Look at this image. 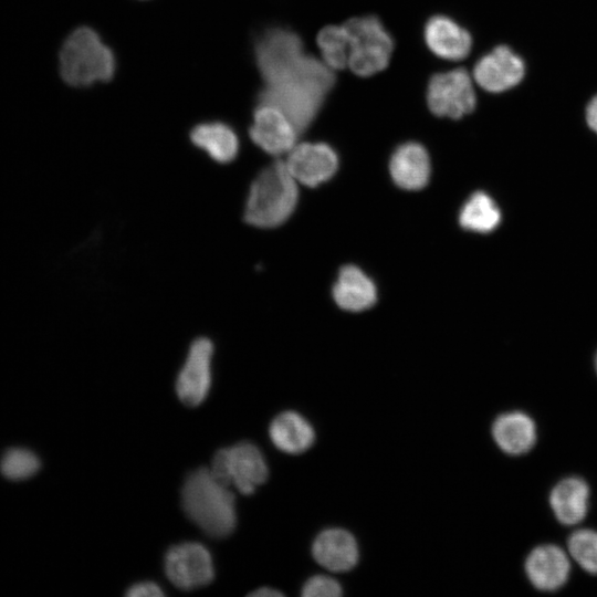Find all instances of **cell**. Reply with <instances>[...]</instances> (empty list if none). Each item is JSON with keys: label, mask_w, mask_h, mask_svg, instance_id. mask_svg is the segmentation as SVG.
Instances as JSON below:
<instances>
[{"label": "cell", "mask_w": 597, "mask_h": 597, "mask_svg": "<svg viewBox=\"0 0 597 597\" xmlns=\"http://www.w3.org/2000/svg\"><path fill=\"white\" fill-rule=\"evenodd\" d=\"M254 57L263 82L258 102L281 109L303 133L335 83L333 70L307 54L295 32L280 27L260 35Z\"/></svg>", "instance_id": "cell-1"}, {"label": "cell", "mask_w": 597, "mask_h": 597, "mask_svg": "<svg viewBox=\"0 0 597 597\" xmlns=\"http://www.w3.org/2000/svg\"><path fill=\"white\" fill-rule=\"evenodd\" d=\"M298 182L283 159L265 166L252 180L244 202V221L258 229H274L285 223L296 209Z\"/></svg>", "instance_id": "cell-2"}, {"label": "cell", "mask_w": 597, "mask_h": 597, "mask_svg": "<svg viewBox=\"0 0 597 597\" xmlns=\"http://www.w3.org/2000/svg\"><path fill=\"white\" fill-rule=\"evenodd\" d=\"M181 504L187 516L209 536L227 537L235 528L234 495L209 468L197 469L187 476Z\"/></svg>", "instance_id": "cell-3"}, {"label": "cell", "mask_w": 597, "mask_h": 597, "mask_svg": "<svg viewBox=\"0 0 597 597\" xmlns=\"http://www.w3.org/2000/svg\"><path fill=\"white\" fill-rule=\"evenodd\" d=\"M116 70L112 49L88 27L75 29L60 51V73L64 82L84 87L109 81Z\"/></svg>", "instance_id": "cell-4"}, {"label": "cell", "mask_w": 597, "mask_h": 597, "mask_svg": "<svg viewBox=\"0 0 597 597\" xmlns=\"http://www.w3.org/2000/svg\"><path fill=\"white\" fill-rule=\"evenodd\" d=\"M349 36L348 67L358 76H371L389 63L394 41L374 15L349 19L344 23Z\"/></svg>", "instance_id": "cell-5"}, {"label": "cell", "mask_w": 597, "mask_h": 597, "mask_svg": "<svg viewBox=\"0 0 597 597\" xmlns=\"http://www.w3.org/2000/svg\"><path fill=\"white\" fill-rule=\"evenodd\" d=\"M221 483L234 485L242 494H251L269 475L266 461L256 446L239 442L216 452L209 468Z\"/></svg>", "instance_id": "cell-6"}, {"label": "cell", "mask_w": 597, "mask_h": 597, "mask_svg": "<svg viewBox=\"0 0 597 597\" xmlns=\"http://www.w3.org/2000/svg\"><path fill=\"white\" fill-rule=\"evenodd\" d=\"M427 104L439 117L459 119L473 112L476 104L473 82L464 69L433 74L427 87Z\"/></svg>", "instance_id": "cell-7"}, {"label": "cell", "mask_w": 597, "mask_h": 597, "mask_svg": "<svg viewBox=\"0 0 597 597\" xmlns=\"http://www.w3.org/2000/svg\"><path fill=\"white\" fill-rule=\"evenodd\" d=\"M165 572L168 579L184 590L206 586L214 577L210 552L196 542L170 547L165 556Z\"/></svg>", "instance_id": "cell-8"}, {"label": "cell", "mask_w": 597, "mask_h": 597, "mask_svg": "<svg viewBox=\"0 0 597 597\" xmlns=\"http://www.w3.org/2000/svg\"><path fill=\"white\" fill-rule=\"evenodd\" d=\"M298 134L293 122L281 109L258 102L249 136L264 153L277 158L286 156L296 145Z\"/></svg>", "instance_id": "cell-9"}, {"label": "cell", "mask_w": 597, "mask_h": 597, "mask_svg": "<svg viewBox=\"0 0 597 597\" xmlns=\"http://www.w3.org/2000/svg\"><path fill=\"white\" fill-rule=\"evenodd\" d=\"M283 160L298 185L311 188L328 181L339 165L337 153L325 143H296Z\"/></svg>", "instance_id": "cell-10"}, {"label": "cell", "mask_w": 597, "mask_h": 597, "mask_svg": "<svg viewBox=\"0 0 597 597\" xmlns=\"http://www.w3.org/2000/svg\"><path fill=\"white\" fill-rule=\"evenodd\" d=\"M213 349V344L208 337L196 338L188 349L176 380L177 395L187 406L200 405L209 392Z\"/></svg>", "instance_id": "cell-11"}, {"label": "cell", "mask_w": 597, "mask_h": 597, "mask_svg": "<svg viewBox=\"0 0 597 597\" xmlns=\"http://www.w3.org/2000/svg\"><path fill=\"white\" fill-rule=\"evenodd\" d=\"M524 75V61L506 45H499L481 56L473 69L476 84L490 93L511 90Z\"/></svg>", "instance_id": "cell-12"}, {"label": "cell", "mask_w": 597, "mask_h": 597, "mask_svg": "<svg viewBox=\"0 0 597 597\" xmlns=\"http://www.w3.org/2000/svg\"><path fill=\"white\" fill-rule=\"evenodd\" d=\"M423 35L429 50L443 60H463L472 48L468 30L447 15L431 17L425 25Z\"/></svg>", "instance_id": "cell-13"}, {"label": "cell", "mask_w": 597, "mask_h": 597, "mask_svg": "<svg viewBox=\"0 0 597 597\" xmlns=\"http://www.w3.org/2000/svg\"><path fill=\"white\" fill-rule=\"evenodd\" d=\"M525 570L535 588L554 591L567 582L570 565L564 551L549 544L537 546L530 553Z\"/></svg>", "instance_id": "cell-14"}, {"label": "cell", "mask_w": 597, "mask_h": 597, "mask_svg": "<svg viewBox=\"0 0 597 597\" xmlns=\"http://www.w3.org/2000/svg\"><path fill=\"white\" fill-rule=\"evenodd\" d=\"M394 182L405 190H420L427 186L431 166L427 149L417 142L399 145L389 160Z\"/></svg>", "instance_id": "cell-15"}, {"label": "cell", "mask_w": 597, "mask_h": 597, "mask_svg": "<svg viewBox=\"0 0 597 597\" xmlns=\"http://www.w3.org/2000/svg\"><path fill=\"white\" fill-rule=\"evenodd\" d=\"M312 554L315 561L332 572H346L358 562V545L355 537L343 528H326L314 540Z\"/></svg>", "instance_id": "cell-16"}, {"label": "cell", "mask_w": 597, "mask_h": 597, "mask_svg": "<svg viewBox=\"0 0 597 597\" xmlns=\"http://www.w3.org/2000/svg\"><path fill=\"white\" fill-rule=\"evenodd\" d=\"M333 298L338 307L348 312H362L377 301L374 281L358 266H343L333 285Z\"/></svg>", "instance_id": "cell-17"}, {"label": "cell", "mask_w": 597, "mask_h": 597, "mask_svg": "<svg viewBox=\"0 0 597 597\" xmlns=\"http://www.w3.org/2000/svg\"><path fill=\"white\" fill-rule=\"evenodd\" d=\"M189 137L196 147L218 164H230L239 154V136L227 123L220 121L199 123L192 127Z\"/></svg>", "instance_id": "cell-18"}, {"label": "cell", "mask_w": 597, "mask_h": 597, "mask_svg": "<svg viewBox=\"0 0 597 597\" xmlns=\"http://www.w3.org/2000/svg\"><path fill=\"white\" fill-rule=\"evenodd\" d=\"M492 436L498 447L507 454L528 452L536 442L534 421L524 412L500 415L492 425Z\"/></svg>", "instance_id": "cell-19"}, {"label": "cell", "mask_w": 597, "mask_h": 597, "mask_svg": "<svg viewBox=\"0 0 597 597\" xmlns=\"http://www.w3.org/2000/svg\"><path fill=\"white\" fill-rule=\"evenodd\" d=\"M269 434L273 444L289 454L302 453L315 441L313 426L295 411L277 415L270 425Z\"/></svg>", "instance_id": "cell-20"}, {"label": "cell", "mask_w": 597, "mask_h": 597, "mask_svg": "<svg viewBox=\"0 0 597 597\" xmlns=\"http://www.w3.org/2000/svg\"><path fill=\"white\" fill-rule=\"evenodd\" d=\"M589 488L579 478L558 482L551 492L549 503L556 519L564 525H575L588 511Z\"/></svg>", "instance_id": "cell-21"}, {"label": "cell", "mask_w": 597, "mask_h": 597, "mask_svg": "<svg viewBox=\"0 0 597 597\" xmlns=\"http://www.w3.org/2000/svg\"><path fill=\"white\" fill-rule=\"evenodd\" d=\"M501 221V212L494 200L483 191L472 193L459 213L460 226L468 231L489 233Z\"/></svg>", "instance_id": "cell-22"}, {"label": "cell", "mask_w": 597, "mask_h": 597, "mask_svg": "<svg viewBox=\"0 0 597 597\" xmlns=\"http://www.w3.org/2000/svg\"><path fill=\"white\" fill-rule=\"evenodd\" d=\"M322 61L333 71L348 66L349 36L343 25H327L317 34Z\"/></svg>", "instance_id": "cell-23"}, {"label": "cell", "mask_w": 597, "mask_h": 597, "mask_svg": "<svg viewBox=\"0 0 597 597\" xmlns=\"http://www.w3.org/2000/svg\"><path fill=\"white\" fill-rule=\"evenodd\" d=\"M41 467L35 453L24 448L9 449L0 461V471L9 480L19 481L34 475Z\"/></svg>", "instance_id": "cell-24"}, {"label": "cell", "mask_w": 597, "mask_h": 597, "mask_svg": "<svg viewBox=\"0 0 597 597\" xmlns=\"http://www.w3.org/2000/svg\"><path fill=\"white\" fill-rule=\"evenodd\" d=\"M570 556L589 574L597 575V532L578 530L567 542Z\"/></svg>", "instance_id": "cell-25"}, {"label": "cell", "mask_w": 597, "mask_h": 597, "mask_svg": "<svg viewBox=\"0 0 597 597\" xmlns=\"http://www.w3.org/2000/svg\"><path fill=\"white\" fill-rule=\"evenodd\" d=\"M343 594L341 584L326 575L308 578L302 587L303 597H338Z\"/></svg>", "instance_id": "cell-26"}, {"label": "cell", "mask_w": 597, "mask_h": 597, "mask_svg": "<svg viewBox=\"0 0 597 597\" xmlns=\"http://www.w3.org/2000/svg\"><path fill=\"white\" fill-rule=\"evenodd\" d=\"M163 595L164 591L161 588L153 582L136 583L126 591V596L128 597H159Z\"/></svg>", "instance_id": "cell-27"}, {"label": "cell", "mask_w": 597, "mask_h": 597, "mask_svg": "<svg viewBox=\"0 0 597 597\" xmlns=\"http://www.w3.org/2000/svg\"><path fill=\"white\" fill-rule=\"evenodd\" d=\"M586 121L591 130L597 134V95L587 105Z\"/></svg>", "instance_id": "cell-28"}, {"label": "cell", "mask_w": 597, "mask_h": 597, "mask_svg": "<svg viewBox=\"0 0 597 597\" xmlns=\"http://www.w3.org/2000/svg\"><path fill=\"white\" fill-rule=\"evenodd\" d=\"M250 596H253V597H281L283 596V594L275 589V588H272V587H260L258 589H255L254 591H252L250 594Z\"/></svg>", "instance_id": "cell-29"}, {"label": "cell", "mask_w": 597, "mask_h": 597, "mask_svg": "<svg viewBox=\"0 0 597 597\" xmlns=\"http://www.w3.org/2000/svg\"><path fill=\"white\" fill-rule=\"evenodd\" d=\"M596 370H597V356H596Z\"/></svg>", "instance_id": "cell-30"}]
</instances>
